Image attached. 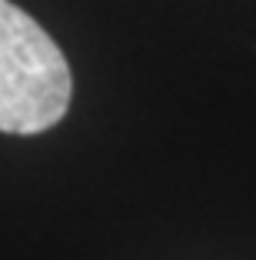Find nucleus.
Here are the masks:
<instances>
[{
  "label": "nucleus",
  "mask_w": 256,
  "mask_h": 260,
  "mask_svg": "<svg viewBox=\"0 0 256 260\" xmlns=\"http://www.w3.org/2000/svg\"><path fill=\"white\" fill-rule=\"evenodd\" d=\"M70 93L74 77L63 50L30 14L0 0V130H50L67 114Z\"/></svg>",
  "instance_id": "1"
}]
</instances>
